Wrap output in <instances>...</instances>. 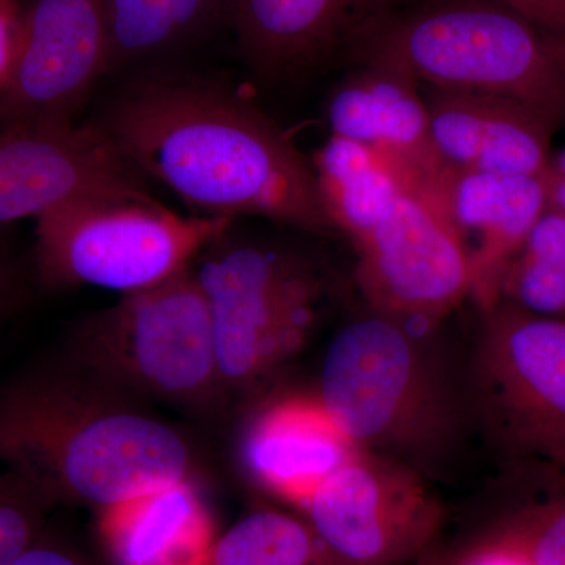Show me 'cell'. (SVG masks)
Segmentation results:
<instances>
[{"instance_id":"cell-7","label":"cell","mask_w":565,"mask_h":565,"mask_svg":"<svg viewBox=\"0 0 565 565\" xmlns=\"http://www.w3.org/2000/svg\"><path fill=\"white\" fill-rule=\"evenodd\" d=\"M212 248L195 277L210 305L218 374L222 385L248 384L307 340L322 281L294 252L222 239Z\"/></svg>"},{"instance_id":"cell-32","label":"cell","mask_w":565,"mask_h":565,"mask_svg":"<svg viewBox=\"0 0 565 565\" xmlns=\"http://www.w3.org/2000/svg\"><path fill=\"white\" fill-rule=\"evenodd\" d=\"M10 2L17 3V6H20V3L22 2V0H10Z\"/></svg>"},{"instance_id":"cell-30","label":"cell","mask_w":565,"mask_h":565,"mask_svg":"<svg viewBox=\"0 0 565 565\" xmlns=\"http://www.w3.org/2000/svg\"><path fill=\"white\" fill-rule=\"evenodd\" d=\"M21 300L20 278L9 262L0 256V321L11 313Z\"/></svg>"},{"instance_id":"cell-4","label":"cell","mask_w":565,"mask_h":565,"mask_svg":"<svg viewBox=\"0 0 565 565\" xmlns=\"http://www.w3.org/2000/svg\"><path fill=\"white\" fill-rule=\"evenodd\" d=\"M362 63L419 87L512 99L565 126V33L494 0H422L367 43Z\"/></svg>"},{"instance_id":"cell-25","label":"cell","mask_w":565,"mask_h":565,"mask_svg":"<svg viewBox=\"0 0 565 565\" xmlns=\"http://www.w3.org/2000/svg\"><path fill=\"white\" fill-rule=\"evenodd\" d=\"M13 565H95L74 546L54 537L46 530Z\"/></svg>"},{"instance_id":"cell-3","label":"cell","mask_w":565,"mask_h":565,"mask_svg":"<svg viewBox=\"0 0 565 565\" xmlns=\"http://www.w3.org/2000/svg\"><path fill=\"white\" fill-rule=\"evenodd\" d=\"M424 332L377 313L327 349L319 396L363 451L440 476L465 440L470 405Z\"/></svg>"},{"instance_id":"cell-5","label":"cell","mask_w":565,"mask_h":565,"mask_svg":"<svg viewBox=\"0 0 565 565\" xmlns=\"http://www.w3.org/2000/svg\"><path fill=\"white\" fill-rule=\"evenodd\" d=\"M232 225L174 214L147 192L81 196L36 218L33 263L51 288L88 285L129 296L189 270Z\"/></svg>"},{"instance_id":"cell-20","label":"cell","mask_w":565,"mask_h":565,"mask_svg":"<svg viewBox=\"0 0 565 565\" xmlns=\"http://www.w3.org/2000/svg\"><path fill=\"white\" fill-rule=\"evenodd\" d=\"M319 559L321 548L310 523L259 511L215 539L207 565H318Z\"/></svg>"},{"instance_id":"cell-29","label":"cell","mask_w":565,"mask_h":565,"mask_svg":"<svg viewBox=\"0 0 565 565\" xmlns=\"http://www.w3.org/2000/svg\"><path fill=\"white\" fill-rule=\"evenodd\" d=\"M544 181L548 207L565 212V148L553 156Z\"/></svg>"},{"instance_id":"cell-11","label":"cell","mask_w":565,"mask_h":565,"mask_svg":"<svg viewBox=\"0 0 565 565\" xmlns=\"http://www.w3.org/2000/svg\"><path fill=\"white\" fill-rule=\"evenodd\" d=\"M353 245L356 285L373 313L430 333L470 297L462 237L437 204L416 193H404Z\"/></svg>"},{"instance_id":"cell-28","label":"cell","mask_w":565,"mask_h":565,"mask_svg":"<svg viewBox=\"0 0 565 565\" xmlns=\"http://www.w3.org/2000/svg\"><path fill=\"white\" fill-rule=\"evenodd\" d=\"M18 9L20 6L10 0H0V87L9 74L13 57L14 36H17Z\"/></svg>"},{"instance_id":"cell-14","label":"cell","mask_w":565,"mask_h":565,"mask_svg":"<svg viewBox=\"0 0 565 565\" xmlns=\"http://www.w3.org/2000/svg\"><path fill=\"white\" fill-rule=\"evenodd\" d=\"M327 121L332 136L373 148L403 177L408 191L445 212L451 170L435 152L426 99L414 79L374 63L355 65L330 96Z\"/></svg>"},{"instance_id":"cell-8","label":"cell","mask_w":565,"mask_h":565,"mask_svg":"<svg viewBox=\"0 0 565 565\" xmlns=\"http://www.w3.org/2000/svg\"><path fill=\"white\" fill-rule=\"evenodd\" d=\"M468 405L503 451L565 471V319L486 311Z\"/></svg>"},{"instance_id":"cell-15","label":"cell","mask_w":565,"mask_h":565,"mask_svg":"<svg viewBox=\"0 0 565 565\" xmlns=\"http://www.w3.org/2000/svg\"><path fill=\"white\" fill-rule=\"evenodd\" d=\"M360 451L319 393L286 394L264 405L243 444L252 478L266 492L302 509Z\"/></svg>"},{"instance_id":"cell-23","label":"cell","mask_w":565,"mask_h":565,"mask_svg":"<svg viewBox=\"0 0 565 565\" xmlns=\"http://www.w3.org/2000/svg\"><path fill=\"white\" fill-rule=\"evenodd\" d=\"M498 302L542 318L565 319V273L519 252L505 267Z\"/></svg>"},{"instance_id":"cell-18","label":"cell","mask_w":565,"mask_h":565,"mask_svg":"<svg viewBox=\"0 0 565 565\" xmlns=\"http://www.w3.org/2000/svg\"><path fill=\"white\" fill-rule=\"evenodd\" d=\"M109 74L163 68L228 32L230 0H106Z\"/></svg>"},{"instance_id":"cell-2","label":"cell","mask_w":565,"mask_h":565,"mask_svg":"<svg viewBox=\"0 0 565 565\" xmlns=\"http://www.w3.org/2000/svg\"><path fill=\"white\" fill-rule=\"evenodd\" d=\"M111 390L74 367L14 379L0 390V463L52 504L99 511L189 479L184 438Z\"/></svg>"},{"instance_id":"cell-31","label":"cell","mask_w":565,"mask_h":565,"mask_svg":"<svg viewBox=\"0 0 565 565\" xmlns=\"http://www.w3.org/2000/svg\"><path fill=\"white\" fill-rule=\"evenodd\" d=\"M416 565H451V557L445 555V553L438 552V550L430 548L429 552L424 553L418 559Z\"/></svg>"},{"instance_id":"cell-26","label":"cell","mask_w":565,"mask_h":565,"mask_svg":"<svg viewBox=\"0 0 565 565\" xmlns=\"http://www.w3.org/2000/svg\"><path fill=\"white\" fill-rule=\"evenodd\" d=\"M541 25L546 31L565 33V0H494Z\"/></svg>"},{"instance_id":"cell-24","label":"cell","mask_w":565,"mask_h":565,"mask_svg":"<svg viewBox=\"0 0 565 565\" xmlns=\"http://www.w3.org/2000/svg\"><path fill=\"white\" fill-rule=\"evenodd\" d=\"M520 252L565 273V212L546 206Z\"/></svg>"},{"instance_id":"cell-16","label":"cell","mask_w":565,"mask_h":565,"mask_svg":"<svg viewBox=\"0 0 565 565\" xmlns=\"http://www.w3.org/2000/svg\"><path fill=\"white\" fill-rule=\"evenodd\" d=\"M544 177L451 172L445 214L462 237L471 264V294L482 313L500 300L501 278L546 210Z\"/></svg>"},{"instance_id":"cell-10","label":"cell","mask_w":565,"mask_h":565,"mask_svg":"<svg viewBox=\"0 0 565 565\" xmlns=\"http://www.w3.org/2000/svg\"><path fill=\"white\" fill-rule=\"evenodd\" d=\"M109 57L106 0H22L0 132L74 126Z\"/></svg>"},{"instance_id":"cell-27","label":"cell","mask_w":565,"mask_h":565,"mask_svg":"<svg viewBox=\"0 0 565 565\" xmlns=\"http://www.w3.org/2000/svg\"><path fill=\"white\" fill-rule=\"evenodd\" d=\"M451 565H526L512 550L489 533L451 559Z\"/></svg>"},{"instance_id":"cell-12","label":"cell","mask_w":565,"mask_h":565,"mask_svg":"<svg viewBox=\"0 0 565 565\" xmlns=\"http://www.w3.org/2000/svg\"><path fill=\"white\" fill-rule=\"evenodd\" d=\"M418 2L230 0L228 32L259 79H299L333 63L355 65L367 43Z\"/></svg>"},{"instance_id":"cell-17","label":"cell","mask_w":565,"mask_h":565,"mask_svg":"<svg viewBox=\"0 0 565 565\" xmlns=\"http://www.w3.org/2000/svg\"><path fill=\"white\" fill-rule=\"evenodd\" d=\"M99 537L115 565H207L214 520L189 479L99 511Z\"/></svg>"},{"instance_id":"cell-9","label":"cell","mask_w":565,"mask_h":565,"mask_svg":"<svg viewBox=\"0 0 565 565\" xmlns=\"http://www.w3.org/2000/svg\"><path fill=\"white\" fill-rule=\"evenodd\" d=\"M318 565H404L419 559L444 525L426 476L392 457L360 451L303 508Z\"/></svg>"},{"instance_id":"cell-13","label":"cell","mask_w":565,"mask_h":565,"mask_svg":"<svg viewBox=\"0 0 565 565\" xmlns=\"http://www.w3.org/2000/svg\"><path fill=\"white\" fill-rule=\"evenodd\" d=\"M131 192H145L139 173L90 122L0 132V225L81 196Z\"/></svg>"},{"instance_id":"cell-6","label":"cell","mask_w":565,"mask_h":565,"mask_svg":"<svg viewBox=\"0 0 565 565\" xmlns=\"http://www.w3.org/2000/svg\"><path fill=\"white\" fill-rule=\"evenodd\" d=\"M71 351L96 381L177 404H210L222 385L210 305L191 269L88 318Z\"/></svg>"},{"instance_id":"cell-19","label":"cell","mask_w":565,"mask_h":565,"mask_svg":"<svg viewBox=\"0 0 565 565\" xmlns=\"http://www.w3.org/2000/svg\"><path fill=\"white\" fill-rule=\"evenodd\" d=\"M311 163L330 222L352 243L374 230L411 192L392 163L360 141L332 136Z\"/></svg>"},{"instance_id":"cell-21","label":"cell","mask_w":565,"mask_h":565,"mask_svg":"<svg viewBox=\"0 0 565 565\" xmlns=\"http://www.w3.org/2000/svg\"><path fill=\"white\" fill-rule=\"evenodd\" d=\"M490 533L526 565H565V497L523 509Z\"/></svg>"},{"instance_id":"cell-22","label":"cell","mask_w":565,"mask_h":565,"mask_svg":"<svg viewBox=\"0 0 565 565\" xmlns=\"http://www.w3.org/2000/svg\"><path fill=\"white\" fill-rule=\"evenodd\" d=\"M51 503L13 471H0V565H13L46 530Z\"/></svg>"},{"instance_id":"cell-1","label":"cell","mask_w":565,"mask_h":565,"mask_svg":"<svg viewBox=\"0 0 565 565\" xmlns=\"http://www.w3.org/2000/svg\"><path fill=\"white\" fill-rule=\"evenodd\" d=\"M90 125L137 173L202 215L337 232L313 163L264 111L217 82L167 66L139 71Z\"/></svg>"}]
</instances>
